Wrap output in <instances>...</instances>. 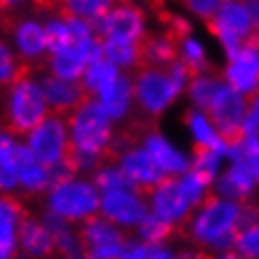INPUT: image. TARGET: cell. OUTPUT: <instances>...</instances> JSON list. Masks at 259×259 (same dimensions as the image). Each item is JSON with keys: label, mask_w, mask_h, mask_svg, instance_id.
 Segmentation results:
<instances>
[{"label": "cell", "mask_w": 259, "mask_h": 259, "mask_svg": "<svg viewBox=\"0 0 259 259\" xmlns=\"http://www.w3.org/2000/svg\"><path fill=\"white\" fill-rule=\"evenodd\" d=\"M16 224L14 220L0 222V259H14L16 250Z\"/></svg>", "instance_id": "e575fe53"}, {"label": "cell", "mask_w": 259, "mask_h": 259, "mask_svg": "<svg viewBox=\"0 0 259 259\" xmlns=\"http://www.w3.org/2000/svg\"><path fill=\"white\" fill-rule=\"evenodd\" d=\"M154 248H156V246L145 244V242L125 244V248H123V252H121V259H152Z\"/></svg>", "instance_id": "8d00e7d4"}, {"label": "cell", "mask_w": 259, "mask_h": 259, "mask_svg": "<svg viewBox=\"0 0 259 259\" xmlns=\"http://www.w3.org/2000/svg\"><path fill=\"white\" fill-rule=\"evenodd\" d=\"M31 75V64L27 62H16L11 51L0 44V86H14V83L29 79Z\"/></svg>", "instance_id": "83f0119b"}, {"label": "cell", "mask_w": 259, "mask_h": 259, "mask_svg": "<svg viewBox=\"0 0 259 259\" xmlns=\"http://www.w3.org/2000/svg\"><path fill=\"white\" fill-rule=\"evenodd\" d=\"M99 209L116 226H139L147 215V200L139 191H110L103 193Z\"/></svg>", "instance_id": "8fae6325"}, {"label": "cell", "mask_w": 259, "mask_h": 259, "mask_svg": "<svg viewBox=\"0 0 259 259\" xmlns=\"http://www.w3.org/2000/svg\"><path fill=\"white\" fill-rule=\"evenodd\" d=\"M95 187L103 193L110 191H139L130 176L116 165H103L95 171ZM141 193V191H139Z\"/></svg>", "instance_id": "d4e9b609"}, {"label": "cell", "mask_w": 259, "mask_h": 259, "mask_svg": "<svg viewBox=\"0 0 259 259\" xmlns=\"http://www.w3.org/2000/svg\"><path fill=\"white\" fill-rule=\"evenodd\" d=\"M68 145H70V139H68V132H66L64 116L49 112L42 119L40 125L29 134L27 147L33 152V156L40 160L47 169H51V167H55L64 156H66Z\"/></svg>", "instance_id": "9c48e42d"}, {"label": "cell", "mask_w": 259, "mask_h": 259, "mask_svg": "<svg viewBox=\"0 0 259 259\" xmlns=\"http://www.w3.org/2000/svg\"><path fill=\"white\" fill-rule=\"evenodd\" d=\"M16 42L18 49L24 57H37L42 55V51L47 49V40H44V29L35 22H22L16 29Z\"/></svg>", "instance_id": "484cf974"}, {"label": "cell", "mask_w": 259, "mask_h": 259, "mask_svg": "<svg viewBox=\"0 0 259 259\" xmlns=\"http://www.w3.org/2000/svg\"><path fill=\"white\" fill-rule=\"evenodd\" d=\"M64 259H90L88 255H75V257H64Z\"/></svg>", "instance_id": "f6af8a7d"}, {"label": "cell", "mask_w": 259, "mask_h": 259, "mask_svg": "<svg viewBox=\"0 0 259 259\" xmlns=\"http://www.w3.org/2000/svg\"><path fill=\"white\" fill-rule=\"evenodd\" d=\"M180 3L189 9V14L200 18L202 22H209L218 14V9L222 7L224 0H180Z\"/></svg>", "instance_id": "836d02e7"}, {"label": "cell", "mask_w": 259, "mask_h": 259, "mask_svg": "<svg viewBox=\"0 0 259 259\" xmlns=\"http://www.w3.org/2000/svg\"><path fill=\"white\" fill-rule=\"evenodd\" d=\"M14 259H35V257H31L29 252H18V255H16Z\"/></svg>", "instance_id": "ee69618b"}, {"label": "cell", "mask_w": 259, "mask_h": 259, "mask_svg": "<svg viewBox=\"0 0 259 259\" xmlns=\"http://www.w3.org/2000/svg\"><path fill=\"white\" fill-rule=\"evenodd\" d=\"M152 204V213L158 215L160 220H165L167 224L183 226L187 220L191 218V206L185 200L183 191H180L178 178H165L163 183H158L154 189L147 193Z\"/></svg>", "instance_id": "30bf717a"}, {"label": "cell", "mask_w": 259, "mask_h": 259, "mask_svg": "<svg viewBox=\"0 0 259 259\" xmlns=\"http://www.w3.org/2000/svg\"><path fill=\"white\" fill-rule=\"evenodd\" d=\"M220 160H222V154L220 152L198 147L196 156H193V163H191V169L213 183V178H218V171H220Z\"/></svg>", "instance_id": "d6a6232c"}, {"label": "cell", "mask_w": 259, "mask_h": 259, "mask_svg": "<svg viewBox=\"0 0 259 259\" xmlns=\"http://www.w3.org/2000/svg\"><path fill=\"white\" fill-rule=\"evenodd\" d=\"M211 259H244V257L237 255V252H229V250H226V252H218V255L211 257Z\"/></svg>", "instance_id": "b9f144b4"}, {"label": "cell", "mask_w": 259, "mask_h": 259, "mask_svg": "<svg viewBox=\"0 0 259 259\" xmlns=\"http://www.w3.org/2000/svg\"><path fill=\"white\" fill-rule=\"evenodd\" d=\"M27 215L22 202L18 198L11 196H0V222L3 220H14V222H20V220Z\"/></svg>", "instance_id": "d590c367"}, {"label": "cell", "mask_w": 259, "mask_h": 259, "mask_svg": "<svg viewBox=\"0 0 259 259\" xmlns=\"http://www.w3.org/2000/svg\"><path fill=\"white\" fill-rule=\"evenodd\" d=\"M246 5H248V9L252 14V20H255L257 29H259V0H246Z\"/></svg>", "instance_id": "60d3db41"}, {"label": "cell", "mask_w": 259, "mask_h": 259, "mask_svg": "<svg viewBox=\"0 0 259 259\" xmlns=\"http://www.w3.org/2000/svg\"><path fill=\"white\" fill-rule=\"evenodd\" d=\"M255 185H257L255 174L242 160H233V165L215 180L218 196L233 200V202H242V200L250 198L252 191H255Z\"/></svg>", "instance_id": "9a60e30c"}, {"label": "cell", "mask_w": 259, "mask_h": 259, "mask_svg": "<svg viewBox=\"0 0 259 259\" xmlns=\"http://www.w3.org/2000/svg\"><path fill=\"white\" fill-rule=\"evenodd\" d=\"M44 40H47V49L51 53H57V51H64V49H68L75 44V37L64 20L51 22L49 27L44 29Z\"/></svg>", "instance_id": "1f68e13d"}, {"label": "cell", "mask_w": 259, "mask_h": 259, "mask_svg": "<svg viewBox=\"0 0 259 259\" xmlns=\"http://www.w3.org/2000/svg\"><path fill=\"white\" fill-rule=\"evenodd\" d=\"M202 112L209 116L213 127H215L220 132V137L226 141L229 150L242 141L244 119H246V114H248V99H246V95L237 93L233 86L222 81L215 93H213L209 106H206Z\"/></svg>", "instance_id": "8992f818"}, {"label": "cell", "mask_w": 259, "mask_h": 259, "mask_svg": "<svg viewBox=\"0 0 259 259\" xmlns=\"http://www.w3.org/2000/svg\"><path fill=\"white\" fill-rule=\"evenodd\" d=\"M77 235H79L81 244H83V252L97 246H112V244H121L125 246V235L119 231V226L114 222H110L108 218H99V215H90L83 218L79 226H77Z\"/></svg>", "instance_id": "2e32d148"}, {"label": "cell", "mask_w": 259, "mask_h": 259, "mask_svg": "<svg viewBox=\"0 0 259 259\" xmlns=\"http://www.w3.org/2000/svg\"><path fill=\"white\" fill-rule=\"evenodd\" d=\"M174 226L167 224L165 220H160L158 215L154 213H147V215L139 222V237L143 239L145 244H152V246H160L165 239H169L174 235Z\"/></svg>", "instance_id": "f546056e"}, {"label": "cell", "mask_w": 259, "mask_h": 259, "mask_svg": "<svg viewBox=\"0 0 259 259\" xmlns=\"http://www.w3.org/2000/svg\"><path fill=\"white\" fill-rule=\"evenodd\" d=\"M18 235H20L22 250L35 259H49L53 252H57L53 235L44 229V224H40L31 215H24L18 222Z\"/></svg>", "instance_id": "d6986e66"}, {"label": "cell", "mask_w": 259, "mask_h": 259, "mask_svg": "<svg viewBox=\"0 0 259 259\" xmlns=\"http://www.w3.org/2000/svg\"><path fill=\"white\" fill-rule=\"evenodd\" d=\"M90 29L101 40L106 37H119V40L139 42L145 37V14L132 0H116V5L106 16L90 20Z\"/></svg>", "instance_id": "ba28073f"}, {"label": "cell", "mask_w": 259, "mask_h": 259, "mask_svg": "<svg viewBox=\"0 0 259 259\" xmlns=\"http://www.w3.org/2000/svg\"><path fill=\"white\" fill-rule=\"evenodd\" d=\"M101 204L99 191H97L95 183H88V180H64V183H57L51 187L49 193V206L51 211H55L57 215H62L64 220H81L95 215L97 209Z\"/></svg>", "instance_id": "52a82bcc"}, {"label": "cell", "mask_w": 259, "mask_h": 259, "mask_svg": "<svg viewBox=\"0 0 259 259\" xmlns=\"http://www.w3.org/2000/svg\"><path fill=\"white\" fill-rule=\"evenodd\" d=\"M16 171L18 183L29 193H42L51 187V174L40 160L33 156V152L27 145H18L16 150Z\"/></svg>", "instance_id": "ac0fdd59"}, {"label": "cell", "mask_w": 259, "mask_h": 259, "mask_svg": "<svg viewBox=\"0 0 259 259\" xmlns=\"http://www.w3.org/2000/svg\"><path fill=\"white\" fill-rule=\"evenodd\" d=\"M244 222V204L226 198H206L196 215L189 218L187 235L198 246L215 252H226L235 242Z\"/></svg>", "instance_id": "6da1fadb"}, {"label": "cell", "mask_w": 259, "mask_h": 259, "mask_svg": "<svg viewBox=\"0 0 259 259\" xmlns=\"http://www.w3.org/2000/svg\"><path fill=\"white\" fill-rule=\"evenodd\" d=\"M189 83V73L183 62H176L169 68H139L132 81V93L145 119H156L178 93Z\"/></svg>", "instance_id": "7a4b0ae2"}, {"label": "cell", "mask_w": 259, "mask_h": 259, "mask_svg": "<svg viewBox=\"0 0 259 259\" xmlns=\"http://www.w3.org/2000/svg\"><path fill=\"white\" fill-rule=\"evenodd\" d=\"M224 81L242 95H252L259 88V51L242 49L237 55L231 57L224 70Z\"/></svg>", "instance_id": "5bb4252c"}, {"label": "cell", "mask_w": 259, "mask_h": 259, "mask_svg": "<svg viewBox=\"0 0 259 259\" xmlns=\"http://www.w3.org/2000/svg\"><path fill=\"white\" fill-rule=\"evenodd\" d=\"M152 259H176V255L169 250V248H163V246H156L154 248V255H152Z\"/></svg>", "instance_id": "ab89813d"}, {"label": "cell", "mask_w": 259, "mask_h": 259, "mask_svg": "<svg viewBox=\"0 0 259 259\" xmlns=\"http://www.w3.org/2000/svg\"><path fill=\"white\" fill-rule=\"evenodd\" d=\"M18 0H0V9H9L11 5H16Z\"/></svg>", "instance_id": "7bdbcfd3"}, {"label": "cell", "mask_w": 259, "mask_h": 259, "mask_svg": "<svg viewBox=\"0 0 259 259\" xmlns=\"http://www.w3.org/2000/svg\"><path fill=\"white\" fill-rule=\"evenodd\" d=\"M145 150L150 152L154 163L160 167L165 176H180L191 167L189 158L183 152L176 150L169 141H165L158 132H152V130L145 134Z\"/></svg>", "instance_id": "e0dca14e"}, {"label": "cell", "mask_w": 259, "mask_h": 259, "mask_svg": "<svg viewBox=\"0 0 259 259\" xmlns=\"http://www.w3.org/2000/svg\"><path fill=\"white\" fill-rule=\"evenodd\" d=\"M222 81L224 79H220V77H211V75H206V73L189 79V97H191V101L196 103L200 110H204L206 106H209L213 93H215L218 86Z\"/></svg>", "instance_id": "4dcf8cb0"}, {"label": "cell", "mask_w": 259, "mask_h": 259, "mask_svg": "<svg viewBox=\"0 0 259 259\" xmlns=\"http://www.w3.org/2000/svg\"><path fill=\"white\" fill-rule=\"evenodd\" d=\"M42 95L51 112L60 116H68L73 110H77L83 101L93 97L81 79H60L55 75L42 81Z\"/></svg>", "instance_id": "7c38bea8"}, {"label": "cell", "mask_w": 259, "mask_h": 259, "mask_svg": "<svg viewBox=\"0 0 259 259\" xmlns=\"http://www.w3.org/2000/svg\"><path fill=\"white\" fill-rule=\"evenodd\" d=\"M47 99L42 88L31 79H22L9 86L7 106L3 112V132L9 137H24L31 134L47 116Z\"/></svg>", "instance_id": "5b68a950"}, {"label": "cell", "mask_w": 259, "mask_h": 259, "mask_svg": "<svg viewBox=\"0 0 259 259\" xmlns=\"http://www.w3.org/2000/svg\"><path fill=\"white\" fill-rule=\"evenodd\" d=\"M189 130L196 139V145L198 147H206V150H215L220 154H229V145L226 141L220 137V132L213 127V123L209 121L202 110L200 112H189Z\"/></svg>", "instance_id": "7402d4cb"}, {"label": "cell", "mask_w": 259, "mask_h": 259, "mask_svg": "<svg viewBox=\"0 0 259 259\" xmlns=\"http://www.w3.org/2000/svg\"><path fill=\"white\" fill-rule=\"evenodd\" d=\"M178 185H180V191H183L185 200L189 202L191 209H196L209 198V189H211V180H206L204 176H200L198 171H193L191 167L187 169L185 174H180L178 178Z\"/></svg>", "instance_id": "4316f807"}, {"label": "cell", "mask_w": 259, "mask_h": 259, "mask_svg": "<svg viewBox=\"0 0 259 259\" xmlns=\"http://www.w3.org/2000/svg\"><path fill=\"white\" fill-rule=\"evenodd\" d=\"M246 99H248V112H252V114L259 116V88H257L252 95L246 97Z\"/></svg>", "instance_id": "f35d334b"}, {"label": "cell", "mask_w": 259, "mask_h": 259, "mask_svg": "<svg viewBox=\"0 0 259 259\" xmlns=\"http://www.w3.org/2000/svg\"><path fill=\"white\" fill-rule=\"evenodd\" d=\"M103 57L112 62L116 68H141V40H119V37H106L103 40Z\"/></svg>", "instance_id": "44dd1931"}, {"label": "cell", "mask_w": 259, "mask_h": 259, "mask_svg": "<svg viewBox=\"0 0 259 259\" xmlns=\"http://www.w3.org/2000/svg\"><path fill=\"white\" fill-rule=\"evenodd\" d=\"M70 143L77 152L90 156H106V150L112 141V119L103 110L101 101L90 97L79 108L68 114ZM106 165V160H103Z\"/></svg>", "instance_id": "277c9868"}, {"label": "cell", "mask_w": 259, "mask_h": 259, "mask_svg": "<svg viewBox=\"0 0 259 259\" xmlns=\"http://www.w3.org/2000/svg\"><path fill=\"white\" fill-rule=\"evenodd\" d=\"M49 62H51L53 75L60 77V79H81L83 70H86V62L81 60L75 44L64 51H57V53H51Z\"/></svg>", "instance_id": "cb8c5ba5"}, {"label": "cell", "mask_w": 259, "mask_h": 259, "mask_svg": "<svg viewBox=\"0 0 259 259\" xmlns=\"http://www.w3.org/2000/svg\"><path fill=\"white\" fill-rule=\"evenodd\" d=\"M116 79H119V68H116L112 62H108L106 57L86 66V70H83V75H81V81L90 95H101L103 90L112 86Z\"/></svg>", "instance_id": "603a6c76"}, {"label": "cell", "mask_w": 259, "mask_h": 259, "mask_svg": "<svg viewBox=\"0 0 259 259\" xmlns=\"http://www.w3.org/2000/svg\"><path fill=\"white\" fill-rule=\"evenodd\" d=\"M233 248L244 259H259V215L239 226Z\"/></svg>", "instance_id": "f1b7e54d"}, {"label": "cell", "mask_w": 259, "mask_h": 259, "mask_svg": "<svg viewBox=\"0 0 259 259\" xmlns=\"http://www.w3.org/2000/svg\"><path fill=\"white\" fill-rule=\"evenodd\" d=\"M42 220H44V229H47L51 235L53 237H57L60 233H64L66 229H70L68 226V220H64L62 215H57L55 211H44V215H42Z\"/></svg>", "instance_id": "74e56055"}, {"label": "cell", "mask_w": 259, "mask_h": 259, "mask_svg": "<svg viewBox=\"0 0 259 259\" xmlns=\"http://www.w3.org/2000/svg\"><path fill=\"white\" fill-rule=\"evenodd\" d=\"M132 97H134L132 79L125 77V75H119V79L99 95V101H101V106L108 112L110 119H123V116L127 114V110H130Z\"/></svg>", "instance_id": "ffe728a7"}, {"label": "cell", "mask_w": 259, "mask_h": 259, "mask_svg": "<svg viewBox=\"0 0 259 259\" xmlns=\"http://www.w3.org/2000/svg\"><path fill=\"white\" fill-rule=\"evenodd\" d=\"M206 29L224 44L229 60L242 49L259 51V29L246 0H224L218 14L206 22Z\"/></svg>", "instance_id": "3957f363"}, {"label": "cell", "mask_w": 259, "mask_h": 259, "mask_svg": "<svg viewBox=\"0 0 259 259\" xmlns=\"http://www.w3.org/2000/svg\"><path fill=\"white\" fill-rule=\"evenodd\" d=\"M119 167L130 176L137 189L147 196L158 183L165 180V174L160 171V167L154 163V158L150 156V152L145 147H132L119 158Z\"/></svg>", "instance_id": "4fadbf2b"}]
</instances>
